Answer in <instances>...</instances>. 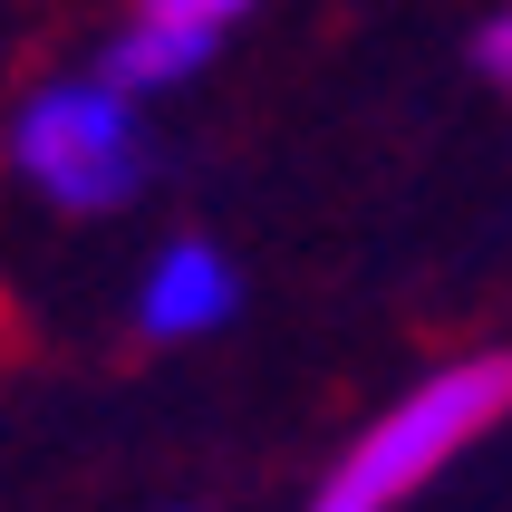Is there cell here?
Here are the masks:
<instances>
[{"label": "cell", "instance_id": "1", "mask_svg": "<svg viewBox=\"0 0 512 512\" xmlns=\"http://www.w3.org/2000/svg\"><path fill=\"white\" fill-rule=\"evenodd\" d=\"M512 416V348H464L445 368H426L406 397L368 416V435L319 474L310 512H397L406 493H426L455 455H474Z\"/></svg>", "mask_w": 512, "mask_h": 512}, {"label": "cell", "instance_id": "2", "mask_svg": "<svg viewBox=\"0 0 512 512\" xmlns=\"http://www.w3.org/2000/svg\"><path fill=\"white\" fill-rule=\"evenodd\" d=\"M10 174L49 213H126L155 174V136H145V97L116 87L107 68H68L39 78L10 107Z\"/></svg>", "mask_w": 512, "mask_h": 512}, {"label": "cell", "instance_id": "3", "mask_svg": "<svg viewBox=\"0 0 512 512\" xmlns=\"http://www.w3.org/2000/svg\"><path fill=\"white\" fill-rule=\"evenodd\" d=\"M232 310H242V271H232V252H223V242H203V232L155 242V261H145L136 290H126V329H136L145 348L223 339Z\"/></svg>", "mask_w": 512, "mask_h": 512}, {"label": "cell", "instance_id": "4", "mask_svg": "<svg viewBox=\"0 0 512 512\" xmlns=\"http://www.w3.org/2000/svg\"><path fill=\"white\" fill-rule=\"evenodd\" d=\"M252 10L261 0H136V10L107 29V58H97V68H107L116 87H136V97H165V87L203 78L213 49H223Z\"/></svg>", "mask_w": 512, "mask_h": 512}, {"label": "cell", "instance_id": "5", "mask_svg": "<svg viewBox=\"0 0 512 512\" xmlns=\"http://www.w3.org/2000/svg\"><path fill=\"white\" fill-rule=\"evenodd\" d=\"M464 58H474V78H484V87H503V97H512V0H493L484 20H474Z\"/></svg>", "mask_w": 512, "mask_h": 512}, {"label": "cell", "instance_id": "6", "mask_svg": "<svg viewBox=\"0 0 512 512\" xmlns=\"http://www.w3.org/2000/svg\"><path fill=\"white\" fill-rule=\"evenodd\" d=\"M174 512H184V503H174Z\"/></svg>", "mask_w": 512, "mask_h": 512}]
</instances>
